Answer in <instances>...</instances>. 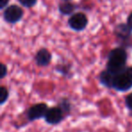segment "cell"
Here are the masks:
<instances>
[{
  "label": "cell",
  "mask_w": 132,
  "mask_h": 132,
  "mask_svg": "<svg viewBox=\"0 0 132 132\" xmlns=\"http://www.w3.org/2000/svg\"><path fill=\"white\" fill-rule=\"evenodd\" d=\"M127 62V53L121 48H116L110 52L109 55L108 69L110 72L116 74L121 72L125 69Z\"/></svg>",
  "instance_id": "cell-1"
},
{
  "label": "cell",
  "mask_w": 132,
  "mask_h": 132,
  "mask_svg": "<svg viewBox=\"0 0 132 132\" xmlns=\"http://www.w3.org/2000/svg\"><path fill=\"white\" fill-rule=\"evenodd\" d=\"M132 87V68H125L119 73L116 74L113 81V88L125 92Z\"/></svg>",
  "instance_id": "cell-2"
},
{
  "label": "cell",
  "mask_w": 132,
  "mask_h": 132,
  "mask_svg": "<svg viewBox=\"0 0 132 132\" xmlns=\"http://www.w3.org/2000/svg\"><path fill=\"white\" fill-rule=\"evenodd\" d=\"M23 16V10L17 6H10L4 12V18L7 23L15 24Z\"/></svg>",
  "instance_id": "cell-3"
},
{
  "label": "cell",
  "mask_w": 132,
  "mask_h": 132,
  "mask_svg": "<svg viewBox=\"0 0 132 132\" xmlns=\"http://www.w3.org/2000/svg\"><path fill=\"white\" fill-rule=\"evenodd\" d=\"M87 24H88V19L86 15L82 13L74 14L69 19V26L76 31L83 30L86 27Z\"/></svg>",
  "instance_id": "cell-4"
},
{
  "label": "cell",
  "mask_w": 132,
  "mask_h": 132,
  "mask_svg": "<svg viewBox=\"0 0 132 132\" xmlns=\"http://www.w3.org/2000/svg\"><path fill=\"white\" fill-rule=\"evenodd\" d=\"M47 110L48 108L44 103H38L36 105H34L28 110V119L30 120H35V119H38L43 117H45Z\"/></svg>",
  "instance_id": "cell-5"
},
{
  "label": "cell",
  "mask_w": 132,
  "mask_h": 132,
  "mask_svg": "<svg viewBox=\"0 0 132 132\" xmlns=\"http://www.w3.org/2000/svg\"><path fill=\"white\" fill-rule=\"evenodd\" d=\"M44 118L49 124H57L62 119L63 115H62V111L60 108L53 107V108L48 109Z\"/></svg>",
  "instance_id": "cell-6"
},
{
  "label": "cell",
  "mask_w": 132,
  "mask_h": 132,
  "mask_svg": "<svg viewBox=\"0 0 132 132\" xmlns=\"http://www.w3.org/2000/svg\"><path fill=\"white\" fill-rule=\"evenodd\" d=\"M35 62L40 66H46L51 62V53L46 49H42L37 53Z\"/></svg>",
  "instance_id": "cell-7"
},
{
  "label": "cell",
  "mask_w": 132,
  "mask_h": 132,
  "mask_svg": "<svg viewBox=\"0 0 132 132\" xmlns=\"http://www.w3.org/2000/svg\"><path fill=\"white\" fill-rule=\"evenodd\" d=\"M115 79V74L110 72V71H105L101 74V83L107 87H112L113 88V81Z\"/></svg>",
  "instance_id": "cell-8"
},
{
  "label": "cell",
  "mask_w": 132,
  "mask_h": 132,
  "mask_svg": "<svg viewBox=\"0 0 132 132\" xmlns=\"http://www.w3.org/2000/svg\"><path fill=\"white\" fill-rule=\"evenodd\" d=\"M59 10H60L61 13L63 14V15H70V14H72V12H73L74 6L72 4H71V3L66 2V3H63V4L60 5Z\"/></svg>",
  "instance_id": "cell-9"
},
{
  "label": "cell",
  "mask_w": 132,
  "mask_h": 132,
  "mask_svg": "<svg viewBox=\"0 0 132 132\" xmlns=\"http://www.w3.org/2000/svg\"><path fill=\"white\" fill-rule=\"evenodd\" d=\"M8 98V92L5 87H1L0 88V103L3 104L5 101L7 100Z\"/></svg>",
  "instance_id": "cell-10"
},
{
  "label": "cell",
  "mask_w": 132,
  "mask_h": 132,
  "mask_svg": "<svg viewBox=\"0 0 132 132\" xmlns=\"http://www.w3.org/2000/svg\"><path fill=\"white\" fill-rule=\"evenodd\" d=\"M37 0H19V2L26 7H32L36 4Z\"/></svg>",
  "instance_id": "cell-11"
},
{
  "label": "cell",
  "mask_w": 132,
  "mask_h": 132,
  "mask_svg": "<svg viewBox=\"0 0 132 132\" xmlns=\"http://www.w3.org/2000/svg\"><path fill=\"white\" fill-rule=\"evenodd\" d=\"M126 105L128 109L132 110V93L129 94V95L126 98Z\"/></svg>",
  "instance_id": "cell-12"
},
{
  "label": "cell",
  "mask_w": 132,
  "mask_h": 132,
  "mask_svg": "<svg viewBox=\"0 0 132 132\" xmlns=\"http://www.w3.org/2000/svg\"><path fill=\"white\" fill-rule=\"evenodd\" d=\"M0 73H1V77H4L5 75H6V67L4 65V64H2L1 65V71H0Z\"/></svg>",
  "instance_id": "cell-13"
},
{
  "label": "cell",
  "mask_w": 132,
  "mask_h": 132,
  "mask_svg": "<svg viewBox=\"0 0 132 132\" xmlns=\"http://www.w3.org/2000/svg\"><path fill=\"white\" fill-rule=\"evenodd\" d=\"M8 0H0V7L1 8H5V6L7 5Z\"/></svg>",
  "instance_id": "cell-14"
},
{
  "label": "cell",
  "mask_w": 132,
  "mask_h": 132,
  "mask_svg": "<svg viewBox=\"0 0 132 132\" xmlns=\"http://www.w3.org/2000/svg\"><path fill=\"white\" fill-rule=\"evenodd\" d=\"M128 26H129L130 28H132V13L130 14L128 17Z\"/></svg>",
  "instance_id": "cell-15"
}]
</instances>
